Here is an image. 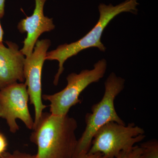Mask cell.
<instances>
[{
    "label": "cell",
    "mask_w": 158,
    "mask_h": 158,
    "mask_svg": "<svg viewBox=\"0 0 158 158\" xmlns=\"http://www.w3.org/2000/svg\"><path fill=\"white\" fill-rule=\"evenodd\" d=\"M29 96L23 83H14L0 90V118L5 119L9 131L15 134L19 130L16 120L33 130L34 120L28 108Z\"/></svg>",
    "instance_id": "cell-6"
},
{
    "label": "cell",
    "mask_w": 158,
    "mask_h": 158,
    "mask_svg": "<svg viewBox=\"0 0 158 158\" xmlns=\"http://www.w3.org/2000/svg\"><path fill=\"white\" fill-rule=\"evenodd\" d=\"M142 150L141 158H158V141L152 139L140 145Z\"/></svg>",
    "instance_id": "cell-10"
},
{
    "label": "cell",
    "mask_w": 158,
    "mask_h": 158,
    "mask_svg": "<svg viewBox=\"0 0 158 158\" xmlns=\"http://www.w3.org/2000/svg\"><path fill=\"white\" fill-rule=\"evenodd\" d=\"M6 0H0V17L2 18L5 15Z\"/></svg>",
    "instance_id": "cell-15"
},
{
    "label": "cell",
    "mask_w": 158,
    "mask_h": 158,
    "mask_svg": "<svg viewBox=\"0 0 158 158\" xmlns=\"http://www.w3.org/2000/svg\"><path fill=\"white\" fill-rule=\"evenodd\" d=\"M142 150L141 146L135 145L131 149L120 153L113 158H141Z\"/></svg>",
    "instance_id": "cell-11"
},
{
    "label": "cell",
    "mask_w": 158,
    "mask_h": 158,
    "mask_svg": "<svg viewBox=\"0 0 158 158\" xmlns=\"http://www.w3.org/2000/svg\"><path fill=\"white\" fill-rule=\"evenodd\" d=\"M138 5V0H126L116 6L101 3L98 6V21L88 34L76 42L59 45L53 50L48 52L46 60H56L59 62V69L54 78V85H58L59 78L64 70L63 65L69 58L90 48H96L101 52H105L106 48L102 43L101 38L106 27L113 18L122 12L137 14Z\"/></svg>",
    "instance_id": "cell-2"
},
{
    "label": "cell",
    "mask_w": 158,
    "mask_h": 158,
    "mask_svg": "<svg viewBox=\"0 0 158 158\" xmlns=\"http://www.w3.org/2000/svg\"><path fill=\"white\" fill-rule=\"evenodd\" d=\"M0 43V90L14 83L25 81L23 66L25 56L15 43Z\"/></svg>",
    "instance_id": "cell-9"
},
{
    "label": "cell",
    "mask_w": 158,
    "mask_h": 158,
    "mask_svg": "<svg viewBox=\"0 0 158 158\" xmlns=\"http://www.w3.org/2000/svg\"><path fill=\"white\" fill-rule=\"evenodd\" d=\"M0 158H36L35 156L19 152V151L14 152L13 153L5 152L4 154L0 156Z\"/></svg>",
    "instance_id": "cell-12"
},
{
    "label": "cell",
    "mask_w": 158,
    "mask_h": 158,
    "mask_svg": "<svg viewBox=\"0 0 158 158\" xmlns=\"http://www.w3.org/2000/svg\"><path fill=\"white\" fill-rule=\"evenodd\" d=\"M77 123L68 115L42 113L34 127L31 140L37 146L36 158H73L77 140Z\"/></svg>",
    "instance_id": "cell-1"
},
{
    "label": "cell",
    "mask_w": 158,
    "mask_h": 158,
    "mask_svg": "<svg viewBox=\"0 0 158 158\" xmlns=\"http://www.w3.org/2000/svg\"><path fill=\"white\" fill-rule=\"evenodd\" d=\"M77 158H102V154L100 153H96L92 154H87L85 156Z\"/></svg>",
    "instance_id": "cell-14"
},
{
    "label": "cell",
    "mask_w": 158,
    "mask_h": 158,
    "mask_svg": "<svg viewBox=\"0 0 158 158\" xmlns=\"http://www.w3.org/2000/svg\"><path fill=\"white\" fill-rule=\"evenodd\" d=\"M144 133L143 128L133 123L126 125L110 122L94 134L88 154L100 153L102 158L116 157L143 141Z\"/></svg>",
    "instance_id": "cell-4"
},
{
    "label": "cell",
    "mask_w": 158,
    "mask_h": 158,
    "mask_svg": "<svg viewBox=\"0 0 158 158\" xmlns=\"http://www.w3.org/2000/svg\"><path fill=\"white\" fill-rule=\"evenodd\" d=\"M1 19V17H0ZM3 35H4V31L1 25V22H0V43H3Z\"/></svg>",
    "instance_id": "cell-16"
},
{
    "label": "cell",
    "mask_w": 158,
    "mask_h": 158,
    "mask_svg": "<svg viewBox=\"0 0 158 158\" xmlns=\"http://www.w3.org/2000/svg\"><path fill=\"white\" fill-rule=\"evenodd\" d=\"M47 0H35V9L31 16L21 20L18 29L21 33H27L21 51L25 56L32 53L34 46L40 35L45 32H50L55 28L52 18L44 15V6Z\"/></svg>",
    "instance_id": "cell-8"
},
{
    "label": "cell",
    "mask_w": 158,
    "mask_h": 158,
    "mask_svg": "<svg viewBox=\"0 0 158 158\" xmlns=\"http://www.w3.org/2000/svg\"><path fill=\"white\" fill-rule=\"evenodd\" d=\"M51 44L49 39L38 40L33 52L29 56L25 57L24 62L25 84L27 86L29 100L31 104L34 106L35 111L34 127L39 121L44 110L48 107L42 101L41 75Z\"/></svg>",
    "instance_id": "cell-7"
},
{
    "label": "cell",
    "mask_w": 158,
    "mask_h": 158,
    "mask_svg": "<svg viewBox=\"0 0 158 158\" xmlns=\"http://www.w3.org/2000/svg\"><path fill=\"white\" fill-rule=\"evenodd\" d=\"M125 81L117 77L114 73H110L105 83L104 94L101 100L93 105L91 113L85 116L86 127L81 138L77 140L73 158H77L88 154L94 134L97 130L110 122L126 124L118 116L114 105L116 97L124 88Z\"/></svg>",
    "instance_id": "cell-3"
},
{
    "label": "cell",
    "mask_w": 158,
    "mask_h": 158,
    "mask_svg": "<svg viewBox=\"0 0 158 158\" xmlns=\"http://www.w3.org/2000/svg\"><path fill=\"white\" fill-rule=\"evenodd\" d=\"M8 142L5 136L0 132V156L4 154L7 149Z\"/></svg>",
    "instance_id": "cell-13"
},
{
    "label": "cell",
    "mask_w": 158,
    "mask_h": 158,
    "mask_svg": "<svg viewBox=\"0 0 158 158\" xmlns=\"http://www.w3.org/2000/svg\"><path fill=\"white\" fill-rule=\"evenodd\" d=\"M106 69V61L99 60L93 69L69 74L66 77L67 85L63 90L52 94H42L43 99L50 103V113L56 116L68 115L71 108L81 103V94L90 84L99 81L105 75Z\"/></svg>",
    "instance_id": "cell-5"
}]
</instances>
